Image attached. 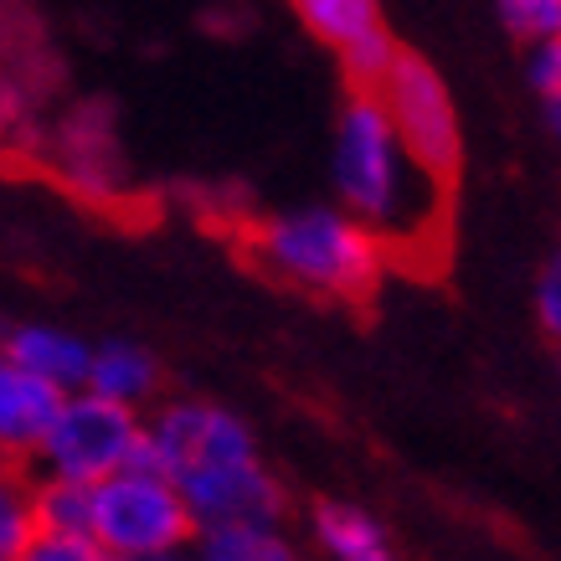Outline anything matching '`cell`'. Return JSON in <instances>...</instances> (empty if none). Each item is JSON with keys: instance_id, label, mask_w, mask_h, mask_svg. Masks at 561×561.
I'll return each mask as SVG.
<instances>
[{"instance_id": "cell-11", "label": "cell", "mask_w": 561, "mask_h": 561, "mask_svg": "<svg viewBox=\"0 0 561 561\" xmlns=\"http://www.w3.org/2000/svg\"><path fill=\"white\" fill-rule=\"evenodd\" d=\"M314 541L324 546L330 561H402L387 536V526H381L371 511L345 505V500L314 505Z\"/></svg>"}, {"instance_id": "cell-2", "label": "cell", "mask_w": 561, "mask_h": 561, "mask_svg": "<svg viewBox=\"0 0 561 561\" xmlns=\"http://www.w3.org/2000/svg\"><path fill=\"white\" fill-rule=\"evenodd\" d=\"M145 463L171 474L202 530L278 526L284 490L257 454L253 427L217 402H160L145 417Z\"/></svg>"}, {"instance_id": "cell-1", "label": "cell", "mask_w": 561, "mask_h": 561, "mask_svg": "<svg viewBox=\"0 0 561 561\" xmlns=\"http://www.w3.org/2000/svg\"><path fill=\"white\" fill-rule=\"evenodd\" d=\"M330 181L335 196L356 221H366L387 257L412 263V248H427L433 263H443V238H448V191L443 181L412 160L391 114L381 108L371 88H351L341 119H335V145H330Z\"/></svg>"}, {"instance_id": "cell-17", "label": "cell", "mask_w": 561, "mask_h": 561, "mask_svg": "<svg viewBox=\"0 0 561 561\" xmlns=\"http://www.w3.org/2000/svg\"><path fill=\"white\" fill-rule=\"evenodd\" d=\"M536 320L551 341H561V248L546 257L541 278H536Z\"/></svg>"}, {"instance_id": "cell-10", "label": "cell", "mask_w": 561, "mask_h": 561, "mask_svg": "<svg viewBox=\"0 0 561 561\" xmlns=\"http://www.w3.org/2000/svg\"><path fill=\"white\" fill-rule=\"evenodd\" d=\"M88 391H99V397L119 402V408L145 412L160 397V360L135 341H103V345H93Z\"/></svg>"}, {"instance_id": "cell-8", "label": "cell", "mask_w": 561, "mask_h": 561, "mask_svg": "<svg viewBox=\"0 0 561 561\" xmlns=\"http://www.w3.org/2000/svg\"><path fill=\"white\" fill-rule=\"evenodd\" d=\"M68 391L47 387L42 376L0 351V463H32L42 438H47L51 417L62 408Z\"/></svg>"}, {"instance_id": "cell-13", "label": "cell", "mask_w": 561, "mask_h": 561, "mask_svg": "<svg viewBox=\"0 0 561 561\" xmlns=\"http://www.w3.org/2000/svg\"><path fill=\"white\" fill-rule=\"evenodd\" d=\"M36 530V479L26 463H0V561L26 557Z\"/></svg>"}, {"instance_id": "cell-9", "label": "cell", "mask_w": 561, "mask_h": 561, "mask_svg": "<svg viewBox=\"0 0 561 561\" xmlns=\"http://www.w3.org/2000/svg\"><path fill=\"white\" fill-rule=\"evenodd\" d=\"M0 351L57 391H83L88 387L93 345L68 335V330H57V324H11V330L0 335Z\"/></svg>"}, {"instance_id": "cell-5", "label": "cell", "mask_w": 561, "mask_h": 561, "mask_svg": "<svg viewBox=\"0 0 561 561\" xmlns=\"http://www.w3.org/2000/svg\"><path fill=\"white\" fill-rule=\"evenodd\" d=\"M145 454V412L119 408L99 391H68L51 417L47 438L36 448V474L78 479V484H103L124 474Z\"/></svg>"}, {"instance_id": "cell-20", "label": "cell", "mask_w": 561, "mask_h": 561, "mask_svg": "<svg viewBox=\"0 0 561 561\" xmlns=\"http://www.w3.org/2000/svg\"><path fill=\"white\" fill-rule=\"evenodd\" d=\"M557 47H561V36H557Z\"/></svg>"}, {"instance_id": "cell-7", "label": "cell", "mask_w": 561, "mask_h": 561, "mask_svg": "<svg viewBox=\"0 0 561 561\" xmlns=\"http://www.w3.org/2000/svg\"><path fill=\"white\" fill-rule=\"evenodd\" d=\"M289 11L320 47L341 57L351 88H376L402 51L387 32L381 0H289Z\"/></svg>"}, {"instance_id": "cell-12", "label": "cell", "mask_w": 561, "mask_h": 561, "mask_svg": "<svg viewBox=\"0 0 561 561\" xmlns=\"http://www.w3.org/2000/svg\"><path fill=\"white\" fill-rule=\"evenodd\" d=\"M196 561H305L299 546L284 536L278 526H221L202 530L191 546Z\"/></svg>"}, {"instance_id": "cell-16", "label": "cell", "mask_w": 561, "mask_h": 561, "mask_svg": "<svg viewBox=\"0 0 561 561\" xmlns=\"http://www.w3.org/2000/svg\"><path fill=\"white\" fill-rule=\"evenodd\" d=\"M21 561H114L93 536H57V530H36Z\"/></svg>"}, {"instance_id": "cell-14", "label": "cell", "mask_w": 561, "mask_h": 561, "mask_svg": "<svg viewBox=\"0 0 561 561\" xmlns=\"http://www.w3.org/2000/svg\"><path fill=\"white\" fill-rule=\"evenodd\" d=\"M36 479V526L57 530V536H93V484L78 479Z\"/></svg>"}, {"instance_id": "cell-6", "label": "cell", "mask_w": 561, "mask_h": 561, "mask_svg": "<svg viewBox=\"0 0 561 561\" xmlns=\"http://www.w3.org/2000/svg\"><path fill=\"white\" fill-rule=\"evenodd\" d=\"M381 108L391 114L402 145L412 150V160L423 165L433 181L454 186L463 165V129H459V108L454 93L438 78L433 62H423L417 51H397V62L387 68V78L371 88Z\"/></svg>"}, {"instance_id": "cell-4", "label": "cell", "mask_w": 561, "mask_h": 561, "mask_svg": "<svg viewBox=\"0 0 561 561\" xmlns=\"http://www.w3.org/2000/svg\"><path fill=\"white\" fill-rule=\"evenodd\" d=\"M202 526L186 494L154 463H129L124 474L93 484V541L114 561H175L191 557Z\"/></svg>"}, {"instance_id": "cell-15", "label": "cell", "mask_w": 561, "mask_h": 561, "mask_svg": "<svg viewBox=\"0 0 561 561\" xmlns=\"http://www.w3.org/2000/svg\"><path fill=\"white\" fill-rule=\"evenodd\" d=\"M494 11L505 21V32L520 36L526 47L561 36V0H494Z\"/></svg>"}, {"instance_id": "cell-3", "label": "cell", "mask_w": 561, "mask_h": 561, "mask_svg": "<svg viewBox=\"0 0 561 561\" xmlns=\"http://www.w3.org/2000/svg\"><path fill=\"white\" fill-rule=\"evenodd\" d=\"M242 248L268 278L335 305H366L391 268L381 238L345 206H294L257 217L242 232Z\"/></svg>"}, {"instance_id": "cell-19", "label": "cell", "mask_w": 561, "mask_h": 561, "mask_svg": "<svg viewBox=\"0 0 561 561\" xmlns=\"http://www.w3.org/2000/svg\"><path fill=\"white\" fill-rule=\"evenodd\" d=\"M175 561H196V557H175Z\"/></svg>"}, {"instance_id": "cell-18", "label": "cell", "mask_w": 561, "mask_h": 561, "mask_svg": "<svg viewBox=\"0 0 561 561\" xmlns=\"http://www.w3.org/2000/svg\"><path fill=\"white\" fill-rule=\"evenodd\" d=\"M546 124H551V135H561V88L546 93Z\"/></svg>"}]
</instances>
